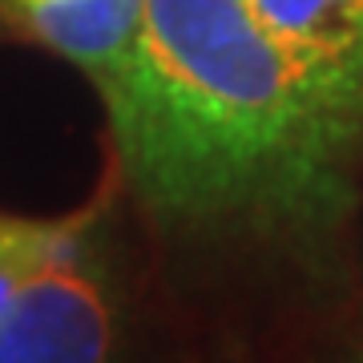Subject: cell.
Masks as SVG:
<instances>
[{"label":"cell","mask_w":363,"mask_h":363,"mask_svg":"<svg viewBox=\"0 0 363 363\" xmlns=\"http://www.w3.org/2000/svg\"><path fill=\"white\" fill-rule=\"evenodd\" d=\"M81 226V210L65 218H21L0 214V307L65 247Z\"/></svg>","instance_id":"cell-4"},{"label":"cell","mask_w":363,"mask_h":363,"mask_svg":"<svg viewBox=\"0 0 363 363\" xmlns=\"http://www.w3.org/2000/svg\"><path fill=\"white\" fill-rule=\"evenodd\" d=\"M9 25L89 81L109 105L125 81L145 0H0Z\"/></svg>","instance_id":"cell-3"},{"label":"cell","mask_w":363,"mask_h":363,"mask_svg":"<svg viewBox=\"0 0 363 363\" xmlns=\"http://www.w3.org/2000/svg\"><path fill=\"white\" fill-rule=\"evenodd\" d=\"M347 363H363V343H359V347H355V351L347 355Z\"/></svg>","instance_id":"cell-5"},{"label":"cell","mask_w":363,"mask_h":363,"mask_svg":"<svg viewBox=\"0 0 363 363\" xmlns=\"http://www.w3.org/2000/svg\"><path fill=\"white\" fill-rule=\"evenodd\" d=\"M105 210L109 198L81 210L73 238L0 307V363H121L130 298Z\"/></svg>","instance_id":"cell-1"},{"label":"cell","mask_w":363,"mask_h":363,"mask_svg":"<svg viewBox=\"0 0 363 363\" xmlns=\"http://www.w3.org/2000/svg\"><path fill=\"white\" fill-rule=\"evenodd\" d=\"M295 73L315 133L351 190L363 169V0H247Z\"/></svg>","instance_id":"cell-2"}]
</instances>
